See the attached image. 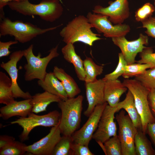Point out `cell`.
I'll list each match as a JSON object with an SVG mask.
<instances>
[{
	"mask_svg": "<svg viewBox=\"0 0 155 155\" xmlns=\"http://www.w3.org/2000/svg\"><path fill=\"white\" fill-rule=\"evenodd\" d=\"M15 140V138L12 136L7 135L0 136V149H1Z\"/></svg>",
	"mask_w": 155,
	"mask_h": 155,
	"instance_id": "obj_39",
	"label": "cell"
},
{
	"mask_svg": "<svg viewBox=\"0 0 155 155\" xmlns=\"http://www.w3.org/2000/svg\"><path fill=\"white\" fill-rule=\"evenodd\" d=\"M154 5H155V0H154Z\"/></svg>",
	"mask_w": 155,
	"mask_h": 155,
	"instance_id": "obj_43",
	"label": "cell"
},
{
	"mask_svg": "<svg viewBox=\"0 0 155 155\" xmlns=\"http://www.w3.org/2000/svg\"><path fill=\"white\" fill-rule=\"evenodd\" d=\"M61 100L58 96L46 91L36 93L32 96L31 99L32 112L37 114L46 111L47 107L51 103H58Z\"/></svg>",
	"mask_w": 155,
	"mask_h": 155,
	"instance_id": "obj_23",
	"label": "cell"
},
{
	"mask_svg": "<svg viewBox=\"0 0 155 155\" xmlns=\"http://www.w3.org/2000/svg\"><path fill=\"white\" fill-rule=\"evenodd\" d=\"M59 124L52 127L44 137L33 144L26 146L24 148L26 152L35 155H52L56 145L62 137Z\"/></svg>",
	"mask_w": 155,
	"mask_h": 155,
	"instance_id": "obj_14",
	"label": "cell"
},
{
	"mask_svg": "<svg viewBox=\"0 0 155 155\" xmlns=\"http://www.w3.org/2000/svg\"><path fill=\"white\" fill-rule=\"evenodd\" d=\"M31 99H24L6 105L0 109V117L4 120H7L14 116L22 117H27L32 112V105Z\"/></svg>",
	"mask_w": 155,
	"mask_h": 155,
	"instance_id": "obj_17",
	"label": "cell"
},
{
	"mask_svg": "<svg viewBox=\"0 0 155 155\" xmlns=\"http://www.w3.org/2000/svg\"><path fill=\"white\" fill-rule=\"evenodd\" d=\"M37 83L45 91L58 96L62 100L68 98L62 83L53 72L47 73L44 80H38Z\"/></svg>",
	"mask_w": 155,
	"mask_h": 155,
	"instance_id": "obj_19",
	"label": "cell"
},
{
	"mask_svg": "<svg viewBox=\"0 0 155 155\" xmlns=\"http://www.w3.org/2000/svg\"><path fill=\"white\" fill-rule=\"evenodd\" d=\"M53 72L62 83L68 98H74L80 93L81 90L76 82L63 69L55 66Z\"/></svg>",
	"mask_w": 155,
	"mask_h": 155,
	"instance_id": "obj_21",
	"label": "cell"
},
{
	"mask_svg": "<svg viewBox=\"0 0 155 155\" xmlns=\"http://www.w3.org/2000/svg\"><path fill=\"white\" fill-rule=\"evenodd\" d=\"M136 155H154L151 143L142 130H137L134 138Z\"/></svg>",
	"mask_w": 155,
	"mask_h": 155,
	"instance_id": "obj_25",
	"label": "cell"
},
{
	"mask_svg": "<svg viewBox=\"0 0 155 155\" xmlns=\"http://www.w3.org/2000/svg\"><path fill=\"white\" fill-rule=\"evenodd\" d=\"M155 145V122L149 124L147 132Z\"/></svg>",
	"mask_w": 155,
	"mask_h": 155,
	"instance_id": "obj_40",
	"label": "cell"
},
{
	"mask_svg": "<svg viewBox=\"0 0 155 155\" xmlns=\"http://www.w3.org/2000/svg\"><path fill=\"white\" fill-rule=\"evenodd\" d=\"M142 23V27L146 29L145 33L148 36L155 38V17L151 16Z\"/></svg>",
	"mask_w": 155,
	"mask_h": 155,
	"instance_id": "obj_36",
	"label": "cell"
},
{
	"mask_svg": "<svg viewBox=\"0 0 155 155\" xmlns=\"http://www.w3.org/2000/svg\"><path fill=\"white\" fill-rule=\"evenodd\" d=\"M109 5L103 7L95 6L93 13L107 16L109 20L113 24H122L130 15L129 2L127 0H115L108 3Z\"/></svg>",
	"mask_w": 155,
	"mask_h": 155,
	"instance_id": "obj_13",
	"label": "cell"
},
{
	"mask_svg": "<svg viewBox=\"0 0 155 155\" xmlns=\"http://www.w3.org/2000/svg\"><path fill=\"white\" fill-rule=\"evenodd\" d=\"M112 39L113 43L120 49L127 65L135 63L137 54L146 47L144 45L148 44V36L142 33L140 34L137 39L133 40H128L125 36L112 38Z\"/></svg>",
	"mask_w": 155,
	"mask_h": 155,
	"instance_id": "obj_12",
	"label": "cell"
},
{
	"mask_svg": "<svg viewBox=\"0 0 155 155\" xmlns=\"http://www.w3.org/2000/svg\"><path fill=\"white\" fill-rule=\"evenodd\" d=\"M117 112L116 106L112 107L107 104L106 106L92 137L98 143L104 144L111 137L117 135V127L114 115Z\"/></svg>",
	"mask_w": 155,
	"mask_h": 155,
	"instance_id": "obj_10",
	"label": "cell"
},
{
	"mask_svg": "<svg viewBox=\"0 0 155 155\" xmlns=\"http://www.w3.org/2000/svg\"><path fill=\"white\" fill-rule=\"evenodd\" d=\"M140 59L136 62L150 65L151 68L155 67V53L152 47H146L140 53Z\"/></svg>",
	"mask_w": 155,
	"mask_h": 155,
	"instance_id": "obj_34",
	"label": "cell"
},
{
	"mask_svg": "<svg viewBox=\"0 0 155 155\" xmlns=\"http://www.w3.org/2000/svg\"><path fill=\"white\" fill-rule=\"evenodd\" d=\"M119 125V137L121 145L122 155H136L134 138L137 129L128 115L122 110L115 117Z\"/></svg>",
	"mask_w": 155,
	"mask_h": 155,
	"instance_id": "obj_8",
	"label": "cell"
},
{
	"mask_svg": "<svg viewBox=\"0 0 155 155\" xmlns=\"http://www.w3.org/2000/svg\"><path fill=\"white\" fill-rule=\"evenodd\" d=\"M59 45L52 48L49 54L45 57H41L40 53L35 56L33 52V45L31 44L27 49L23 50V56L27 61V63L24 66L25 70L24 78L26 81H30L35 79L43 80L47 73L46 70L47 66L53 59L57 57L59 55L57 50Z\"/></svg>",
	"mask_w": 155,
	"mask_h": 155,
	"instance_id": "obj_5",
	"label": "cell"
},
{
	"mask_svg": "<svg viewBox=\"0 0 155 155\" xmlns=\"http://www.w3.org/2000/svg\"><path fill=\"white\" fill-rule=\"evenodd\" d=\"M83 99L82 95H79L58 103L61 111L59 126L63 135L71 136L79 128Z\"/></svg>",
	"mask_w": 155,
	"mask_h": 155,
	"instance_id": "obj_3",
	"label": "cell"
},
{
	"mask_svg": "<svg viewBox=\"0 0 155 155\" xmlns=\"http://www.w3.org/2000/svg\"><path fill=\"white\" fill-rule=\"evenodd\" d=\"M93 28L87 17L80 15L69 22L59 34L66 44L80 42L91 46L94 42L102 39L98 37L100 34L92 32Z\"/></svg>",
	"mask_w": 155,
	"mask_h": 155,
	"instance_id": "obj_2",
	"label": "cell"
},
{
	"mask_svg": "<svg viewBox=\"0 0 155 155\" xmlns=\"http://www.w3.org/2000/svg\"><path fill=\"white\" fill-rule=\"evenodd\" d=\"M23 56V51L20 50L13 52L10 55L9 60L7 62H2L0 67L9 74L12 84V91L15 98H22L24 99H31L32 96L28 92L22 90L18 83V70L17 64Z\"/></svg>",
	"mask_w": 155,
	"mask_h": 155,
	"instance_id": "obj_15",
	"label": "cell"
},
{
	"mask_svg": "<svg viewBox=\"0 0 155 155\" xmlns=\"http://www.w3.org/2000/svg\"><path fill=\"white\" fill-rule=\"evenodd\" d=\"M12 91L11 79L2 71L0 72V103L6 105L15 100Z\"/></svg>",
	"mask_w": 155,
	"mask_h": 155,
	"instance_id": "obj_24",
	"label": "cell"
},
{
	"mask_svg": "<svg viewBox=\"0 0 155 155\" xmlns=\"http://www.w3.org/2000/svg\"><path fill=\"white\" fill-rule=\"evenodd\" d=\"M18 41L10 40L6 42L0 41V57L7 56L11 53L9 49L11 46L18 43Z\"/></svg>",
	"mask_w": 155,
	"mask_h": 155,
	"instance_id": "obj_37",
	"label": "cell"
},
{
	"mask_svg": "<svg viewBox=\"0 0 155 155\" xmlns=\"http://www.w3.org/2000/svg\"><path fill=\"white\" fill-rule=\"evenodd\" d=\"M88 146L73 142L71 147L70 155H94Z\"/></svg>",
	"mask_w": 155,
	"mask_h": 155,
	"instance_id": "obj_35",
	"label": "cell"
},
{
	"mask_svg": "<svg viewBox=\"0 0 155 155\" xmlns=\"http://www.w3.org/2000/svg\"><path fill=\"white\" fill-rule=\"evenodd\" d=\"M86 17L97 32L103 33L106 37L125 36L131 30L130 26L126 24L113 25L106 15L89 12Z\"/></svg>",
	"mask_w": 155,
	"mask_h": 155,
	"instance_id": "obj_9",
	"label": "cell"
},
{
	"mask_svg": "<svg viewBox=\"0 0 155 155\" xmlns=\"http://www.w3.org/2000/svg\"><path fill=\"white\" fill-rule=\"evenodd\" d=\"M107 104L108 103L106 102L95 107L85 123L71 136L73 142L88 146L97 128L102 113Z\"/></svg>",
	"mask_w": 155,
	"mask_h": 155,
	"instance_id": "obj_11",
	"label": "cell"
},
{
	"mask_svg": "<svg viewBox=\"0 0 155 155\" xmlns=\"http://www.w3.org/2000/svg\"><path fill=\"white\" fill-rule=\"evenodd\" d=\"M17 1V0H0V20H1L5 18L3 11V7L7 5L9 3L13 1Z\"/></svg>",
	"mask_w": 155,
	"mask_h": 155,
	"instance_id": "obj_41",
	"label": "cell"
},
{
	"mask_svg": "<svg viewBox=\"0 0 155 155\" xmlns=\"http://www.w3.org/2000/svg\"><path fill=\"white\" fill-rule=\"evenodd\" d=\"M65 59L73 65L77 76L79 80L84 81L86 77L84 68L83 61L76 53L73 44H66L61 50Z\"/></svg>",
	"mask_w": 155,
	"mask_h": 155,
	"instance_id": "obj_20",
	"label": "cell"
},
{
	"mask_svg": "<svg viewBox=\"0 0 155 155\" xmlns=\"http://www.w3.org/2000/svg\"><path fill=\"white\" fill-rule=\"evenodd\" d=\"M62 25L42 29L30 22L19 20L12 21L8 18H4L0 23V36L7 35L13 36L15 40L24 43Z\"/></svg>",
	"mask_w": 155,
	"mask_h": 155,
	"instance_id": "obj_4",
	"label": "cell"
},
{
	"mask_svg": "<svg viewBox=\"0 0 155 155\" xmlns=\"http://www.w3.org/2000/svg\"><path fill=\"white\" fill-rule=\"evenodd\" d=\"M17 1H19V2H22L24 1H25L27 0H17Z\"/></svg>",
	"mask_w": 155,
	"mask_h": 155,
	"instance_id": "obj_42",
	"label": "cell"
},
{
	"mask_svg": "<svg viewBox=\"0 0 155 155\" xmlns=\"http://www.w3.org/2000/svg\"><path fill=\"white\" fill-rule=\"evenodd\" d=\"M151 68V65L148 64L137 63L127 65L125 71L122 75L125 79L136 76L143 73L147 69Z\"/></svg>",
	"mask_w": 155,
	"mask_h": 155,
	"instance_id": "obj_29",
	"label": "cell"
},
{
	"mask_svg": "<svg viewBox=\"0 0 155 155\" xmlns=\"http://www.w3.org/2000/svg\"><path fill=\"white\" fill-rule=\"evenodd\" d=\"M135 79L149 90L155 89V67L146 70L135 77Z\"/></svg>",
	"mask_w": 155,
	"mask_h": 155,
	"instance_id": "obj_30",
	"label": "cell"
},
{
	"mask_svg": "<svg viewBox=\"0 0 155 155\" xmlns=\"http://www.w3.org/2000/svg\"><path fill=\"white\" fill-rule=\"evenodd\" d=\"M155 10V7L152 4L146 3L135 11V19L137 22H142L152 16Z\"/></svg>",
	"mask_w": 155,
	"mask_h": 155,
	"instance_id": "obj_32",
	"label": "cell"
},
{
	"mask_svg": "<svg viewBox=\"0 0 155 155\" xmlns=\"http://www.w3.org/2000/svg\"><path fill=\"white\" fill-rule=\"evenodd\" d=\"M73 142L71 136L63 135L56 145L52 155H70Z\"/></svg>",
	"mask_w": 155,
	"mask_h": 155,
	"instance_id": "obj_28",
	"label": "cell"
},
{
	"mask_svg": "<svg viewBox=\"0 0 155 155\" xmlns=\"http://www.w3.org/2000/svg\"><path fill=\"white\" fill-rule=\"evenodd\" d=\"M104 146L103 151L106 155H122L121 142L117 135L105 142Z\"/></svg>",
	"mask_w": 155,
	"mask_h": 155,
	"instance_id": "obj_27",
	"label": "cell"
},
{
	"mask_svg": "<svg viewBox=\"0 0 155 155\" xmlns=\"http://www.w3.org/2000/svg\"><path fill=\"white\" fill-rule=\"evenodd\" d=\"M127 65L123 55L121 52L119 53V61L115 69L112 72L105 75L102 79L104 81L109 80H115L122 75L124 73L125 67Z\"/></svg>",
	"mask_w": 155,
	"mask_h": 155,
	"instance_id": "obj_33",
	"label": "cell"
},
{
	"mask_svg": "<svg viewBox=\"0 0 155 155\" xmlns=\"http://www.w3.org/2000/svg\"><path fill=\"white\" fill-rule=\"evenodd\" d=\"M123 82L118 79L105 81L104 99L110 106H116L121 95L127 90Z\"/></svg>",
	"mask_w": 155,
	"mask_h": 155,
	"instance_id": "obj_18",
	"label": "cell"
},
{
	"mask_svg": "<svg viewBox=\"0 0 155 155\" xmlns=\"http://www.w3.org/2000/svg\"><path fill=\"white\" fill-rule=\"evenodd\" d=\"M84 68L85 74V83L94 82L96 77L103 72V66L96 64L92 59L86 57L83 61Z\"/></svg>",
	"mask_w": 155,
	"mask_h": 155,
	"instance_id": "obj_26",
	"label": "cell"
},
{
	"mask_svg": "<svg viewBox=\"0 0 155 155\" xmlns=\"http://www.w3.org/2000/svg\"><path fill=\"white\" fill-rule=\"evenodd\" d=\"M7 5L12 10L24 16H38L42 20L53 22L62 15L63 8L59 0H42L38 4H33L28 0L13 1Z\"/></svg>",
	"mask_w": 155,
	"mask_h": 155,
	"instance_id": "obj_1",
	"label": "cell"
},
{
	"mask_svg": "<svg viewBox=\"0 0 155 155\" xmlns=\"http://www.w3.org/2000/svg\"><path fill=\"white\" fill-rule=\"evenodd\" d=\"M104 84L105 81L102 79L85 83L86 94L88 106L84 112L85 116L89 117L97 105L106 102L104 96Z\"/></svg>",
	"mask_w": 155,
	"mask_h": 155,
	"instance_id": "obj_16",
	"label": "cell"
},
{
	"mask_svg": "<svg viewBox=\"0 0 155 155\" xmlns=\"http://www.w3.org/2000/svg\"><path fill=\"white\" fill-rule=\"evenodd\" d=\"M25 144L15 140L0 149V155H22L26 152Z\"/></svg>",
	"mask_w": 155,
	"mask_h": 155,
	"instance_id": "obj_31",
	"label": "cell"
},
{
	"mask_svg": "<svg viewBox=\"0 0 155 155\" xmlns=\"http://www.w3.org/2000/svg\"><path fill=\"white\" fill-rule=\"evenodd\" d=\"M60 118V113L56 110L42 115H37L31 112L27 117H20L10 123L11 124H18L22 128L23 131L19 137L21 140L23 142L28 139L30 133L34 127L39 126H56L59 124Z\"/></svg>",
	"mask_w": 155,
	"mask_h": 155,
	"instance_id": "obj_7",
	"label": "cell"
},
{
	"mask_svg": "<svg viewBox=\"0 0 155 155\" xmlns=\"http://www.w3.org/2000/svg\"><path fill=\"white\" fill-rule=\"evenodd\" d=\"M118 112L121 109L125 110L135 127L142 130V124L140 116L135 107L133 96L128 90L125 99L119 102L116 106Z\"/></svg>",
	"mask_w": 155,
	"mask_h": 155,
	"instance_id": "obj_22",
	"label": "cell"
},
{
	"mask_svg": "<svg viewBox=\"0 0 155 155\" xmlns=\"http://www.w3.org/2000/svg\"><path fill=\"white\" fill-rule=\"evenodd\" d=\"M148 99L152 112L155 118V89L149 90Z\"/></svg>",
	"mask_w": 155,
	"mask_h": 155,
	"instance_id": "obj_38",
	"label": "cell"
},
{
	"mask_svg": "<svg viewBox=\"0 0 155 155\" xmlns=\"http://www.w3.org/2000/svg\"><path fill=\"white\" fill-rule=\"evenodd\" d=\"M123 83L133 96L135 104L141 119L142 131L146 133L148 125L155 122V118L152 112L148 99L149 90L135 79H125Z\"/></svg>",
	"mask_w": 155,
	"mask_h": 155,
	"instance_id": "obj_6",
	"label": "cell"
}]
</instances>
